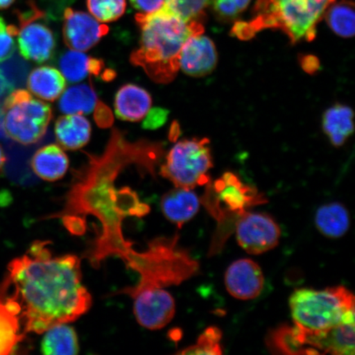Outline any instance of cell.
Instances as JSON below:
<instances>
[{
    "mask_svg": "<svg viewBox=\"0 0 355 355\" xmlns=\"http://www.w3.org/2000/svg\"><path fill=\"white\" fill-rule=\"evenodd\" d=\"M336 0H257L254 17L237 21L232 31L239 39H250L265 29H279L292 43L311 42L317 26Z\"/></svg>",
    "mask_w": 355,
    "mask_h": 355,
    "instance_id": "3957f363",
    "label": "cell"
},
{
    "mask_svg": "<svg viewBox=\"0 0 355 355\" xmlns=\"http://www.w3.org/2000/svg\"><path fill=\"white\" fill-rule=\"evenodd\" d=\"M210 141L184 139L173 146L159 174L175 187L193 189L209 182L207 173L213 166Z\"/></svg>",
    "mask_w": 355,
    "mask_h": 355,
    "instance_id": "52a82bcc",
    "label": "cell"
},
{
    "mask_svg": "<svg viewBox=\"0 0 355 355\" xmlns=\"http://www.w3.org/2000/svg\"><path fill=\"white\" fill-rule=\"evenodd\" d=\"M215 189L220 198L230 211L242 214L245 207L254 203L257 194L248 186L243 184L232 173H225L215 183Z\"/></svg>",
    "mask_w": 355,
    "mask_h": 355,
    "instance_id": "ffe728a7",
    "label": "cell"
},
{
    "mask_svg": "<svg viewBox=\"0 0 355 355\" xmlns=\"http://www.w3.org/2000/svg\"><path fill=\"white\" fill-rule=\"evenodd\" d=\"M28 71V64L17 55L0 63V72L15 90L24 85Z\"/></svg>",
    "mask_w": 355,
    "mask_h": 355,
    "instance_id": "1f68e13d",
    "label": "cell"
},
{
    "mask_svg": "<svg viewBox=\"0 0 355 355\" xmlns=\"http://www.w3.org/2000/svg\"><path fill=\"white\" fill-rule=\"evenodd\" d=\"M315 223L324 236L331 239L343 237L349 227L348 211L340 203L327 204L318 210Z\"/></svg>",
    "mask_w": 355,
    "mask_h": 355,
    "instance_id": "603a6c76",
    "label": "cell"
},
{
    "mask_svg": "<svg viewBox=\"0 0 355 355\" xmlns=\"http://www.w3.org/2000/svg\"><path fill=\"white\" fill-rule=\"evenodd\" d=\"M135 20L141 37L131 63L155 83H171L180 69L182 48L190 37L204 33L202 22L185 21L166 6L148 15L139 12Z\"/></svg>",
    "mask_w": 355,
    "mask_h": 355,
    "instance_id": "7a4b0ae2",
    "label": "cell"
},
{
    "mask_svg": "<svg viewBox=\"0 0 355 355\" xmlns=\"http://www.w3.org/2000/svg\"><path fill=\"white\" fill-rule=\"evenodd\" d=\"M300 64L302 68L309 73H316L320 67L319 60L313 55H304L301 57Z\"/></svg>",
    "mask_w": 355,
    "mask_h": 355,
    "instance_id": "74e56055",
    "label": "cell"
},
{
    "mask_svg": "<svg viewBox=\"0 0 355 355\" xmlns=\"http://www.w3.org/2000/svg\"><path fill=\"white\" fill-rule=\"evenodd\" d=\"M290 307L295 325L306 331H322L354 321V297L344 286L300 288L291 295Z\"/></svg>",
    "mask_w": 355,
    "mask_h": 355,
    "instance_id": "5b68a950",
    "label": "cell"
},
{
    "mask_svg": "<svg viewBox=\"0 0 355 355\" xmlns=\"http://www.w3.org/2000/svg\"><path fill=\"white\" fill-rule=\"evenodd\" d=\"M2 105L7 135L13 141L32 145L46 135L53 116L50 105L34 99L24 89L13 90Z\"/></svg>",
    "mask_w": 355,
    "mask_h": 355,
    "instance_id": "8992f818",
    "label": "cell"
},
{
    "mask_svg": "<svg viewBox=\"0 0 355 355\" xmlns=\"http://www.w3.org/2000/svg\"><path fill=\"white\" fill-rule=\"evenodd\" d=\"M95 121L101 128H109L113 123L112 111L103 102L97 101L94 109Z\"/></svg>",
    "mask_w": 355,
    "mask_h": 355,
    "instance_id": "8d00e7d4",
    "label": "cell"
},
{
    "mask_svg": "<svg viewBox=\"0 0 355 355\" xmlns=\"http://www.w3.org/2000/svg\"><path fill=\"white\" fill-rule=\"evenodd\" d=\"M19 28L15 26H8L0 17V63L15 55L16 51L15 37Z\"/></svg>",
    "mask_w": 355,
    "mask_h": 355,
    "instance_id": "836d02e7",
    "label": "cell"
},
{
    "mask_svg": "<svg viewBox=\"0 0 355 355\" xmlns=\"http://www.w3.org/2000/svg\"><path fill=\"white\" fill-rule=\"evenodd\" d=\"M48 246L46 241L35 242L8 266L25 333L42 334L59 324L76 321L92 304L83 285L79 257L54 256Z\"/></svg>",
    "mask_w": 355,
    "mask_h": 355,
    "instance_id": "6da1fadb",
    "label": "cell"
},
{
    "mask_svg": "<svg viewBox=\"0 0 355 355\" xmlns=\"http://www.w3.org/2000/svg\"><path fill=\"white\" fill-rule=\"evenodd\" d=\"M221 337L222 332L219 328L216 327H208L198 337L196 344L181 350L178 354L220 355L223 353L220 345Z\"/></svg>",
    "mask_w": 355,
    "mask_h": 355,
    "instance_id": "f546056e",
    "label": "cell"
},
{
    "mask_svg": "<svg viewBox=\"0 0 355 355\" xmlns=\"http://www.w3.org/2000/svg\"><path fill=\"white\" fill-rule=\"evenodd\" d=\"M266 344L273 353L283 354H319L316 349L304 347L300 343L295 327L283 325L270 332Z\"/></svg>",
    "mask_w": 355,
    "mask_h": 355,
    "instance_id": "4316f807",
    "label": "cell"
},
{
    "mask_svg": "<svg viewBox=\"0 0 355 355\" xmlns=\"http://www.w3.org/2000/svg\"><path fill=\"white\" fill-rule=\"evenodd\" d=\"M116 294L131 297L137 321L146 329L161 330L175 317V300L163 288L136 285L123 288Z\"/></svg>",
    "mask_w": 355,
    "mask_h": 355,
    "instance_id": "9c48e42d",
    "label": "cell"
},
{
    "mask_svg": "<svg viewBox=\"0 0 355 355\" xmlns=\"http://www.w3.org/2000/svg\"><path fill=\"white\" fill-rule=\"evenodd\" d=\"M251 0H209V6L217 16L224 20H232L245 10Z\"/></svg>",
    "mask_w": 355,
    "mask_h": 355,
    "instance_id": "d6a6232c",
    "label": "cell"
},
{
    "mask_svg": "<svg viewBox=\"0 0 355 355\" xmlns=\"http://www.w3.org/2000/svg\"><path fill=\"white\" fill-rule=\"evenodd\" d=\"M324 17L333 33L343 38L354 37L355 12L353 2L343 0L339 3H333L327 8Z\"/></svg>",
    "mask_w": 355,
    "mask_h": 355,
    "instance_id": "484cf974",
    "label": "cell"
},
{
    "mask_svg": "<svg viewBox=\"0 0 355 355\" xmlns=\"http://www.w3.org/2000/svg\"><path fill=\"white\" fill-rule=\"evenodd\" d=\"M43 337L42 352L46 355H73L79 353L78 337L72 327L59 324L48 329Z\"/></svg>",
    "mask_w": 355,
    "mask_h": 355,
    "instance_id": "cb8c5ba5",
    "label": "cell"
},
{
    "mask_svg": "<svg viewBox=\"0 0 355 355\" xmlns=\"http://www.w3.org/2000/svg\"><path fill=\"white\" fill-rule=\"evenodd\" d=\"M15 0H0V10L10 7Z\"/></svg>",
    "mask_w": 355,
    "mask_h": 355,
    "instance_id": "b9f144b4",
    "label": "cell"
},
{
    "mask_svg": "<svg viewBox=\"0 0 355 355\" xmlns=\"http://www.w3.org/2000/svg\"><path fill=\"white\" fill-rule=\"evenodd\" d=\"M6 155H4L2 148H1V146H0V171H2V168L4 166V164H6Z\"/></svg>",
    "mask_w": 355,
    "mask_h": 355,
    "instance_id": "7bdbcfd3",
    "label": "cell"
},
{
    "mask_svg": "<svg viewBox=\"0 0 355 355\" xmlns=\"http://www.w3.org/2000/svg\"><path fill=\"white\" fill-rule=\"evenodd\" d=\"M239 245L248 254L257 255L273 250L281 238V229L264 213L243 211L236 225Z\"/></svg>",
    "mask_w": 355,
    "mask_h": 355,
    "instance_id": "30bf717a",
    "label": "cell"
},
{
    "mask_svg": "<svg viewBox=\"0 0 355 355\" xmlns=\"http://www.w3.org/2000/svg\"><path fill=\"white\" fill-rule=\"evenodd\" d=\"M295 327L297 336L304 347L309 346L319 354H354V321L317 331H306L296 325Z\"/></svg>",
    "mask_w": 355,
    "mask_h": 355,
    "instance_id": "8fae6325",
    "label": "cell"
},
{
    "mask_svg": "<svg viewBox=\"0 0 355 355\" xmlns=\"http://www.w3.org/2000/svg\"><path fill=\"white\" fill-rule=\"evenodd\" d=\"M91 59L78 51H66L59 60L61 73L71 83L81 82L90 75Z\"/></svg>",
    "mask_w": 355,
    "mask_h": 355,
    "instance_id": "83f0119b",
    "label": "cell"
},
{
    "mask_svg": "<svg viewBox=\"0 0 355 355\" xmlns=\"http://www.w3.org/2000/svg\"><path fill=\"white\" fill-rule=\"evenodd\" d=\"M209 0H168L166 7L185 21H201Z\"/></svg>",
    "mask_w": 355,
    "mask_h": 355,
    "instance_id": "4dcf8cb0",
    "label": "cell"
},
{
    "mask_svg": "<svg viewBox=\"0 0 355 355\" xmlns=\"http://www.w3.org/2000/svg\"><path fill=\"white\" fill-rule=\"evenodd\" d=\"M55 137L62 148L76 150L83 148L91 139L92 127L87 119L80 114L65 115L58 119Z\"/></svg>",
    "mask_w": 355,
    "mask_h": 355,
    "instance_id": "d6986e66",
    "label": "cell"
},
{
    "mask_svg": "<svg viewBox=\"0 0 355 355\" xmlns=\"http://www.w3.org/2000/svg\"><path fill=\"white\" fill-rule=\"evenodd\" d=\"M64 19V41L73 51L90 50L109 33L107 26L87 12L66 8Z\"/></svg>",
    "mask_w": 355,
    "mask_h": 355,
    "instance_id": "7c38bea8",
    "label": "cell"
},
{
    "mask_svg": "<svg viewBox=\"0 0 355 355\" xmlns=\"http://www.w3.org/2000/svg\"><path fill=\"white\" fill-rule=\"evenodd\" d=\"M69 166L68 157L59 146L55 144L42 146L31 159V167L35 175L48 182L61 180L68 171Z\"/></svg>",
    "mask_w": 355,
    "mask_h": 355,
    "instance_id": "ac0fdd59",
    "label": "cell"
},
{
    "mask_svg": "<svg viewBox=\"0 0 355 355\" xmlns=\"http://www.w3.org/2000/svg\"><path fill=\"white\" fill-rule=\"evenodd\" d=\"M15 90L4 78L1 72H0V105H1L6 97Z\"/></svg>",
    "mask_w": 355,
    "mask_h": 355,
    "instance_id": "f35d334b",
    "label": "cell"
},
{
    "mask_svg": "<svg viewBox=\"0 0 355 355\" xmlns=\"http://www.w3.org/2000/svg\"><path fill=\"white\" fill-rule=\"evenodd\" d=\"M225 284L234 298L242 300L255 299L263 291V273L254 261L239 259L234 261L226 270Z\"/></svg>",
    "mask_w": 355,
    "mask_h": 355,
    "instance_id": "5bb4252c",
    "label": "cell"
},
{
    "mask_svg": "<svg viewBox=\"0 0 355 355\" xmlns=\"http://www.w3.org/2000/svg\"><path fill=\"white\" fill-rule=\"evenodd\" d=\"M168 111L163 108H154L150 111L145 119L143 128L145 130H155L166 123Z\"/></svg>",
    "mask_w": 355,
    "mask_h": 355,
    "instance_id": "e575fe53",
    "label": "cell"
},
{
    "mask_svg": "<svg viewBox=\"0 0 355 355\" xmlns=\"http://www.w3.org/2000/svg\"><path fill=\"white\" fill-rule=\"evenodd\" d=\"M26 85L35 96L44 101H54L64 92L65 78L53 67L42 66L30 73Z\"/></svg>",
    "mask_w": 355,
    "mask_h": 355,
    "instance_id": "44dd1931",
    "label": "cell"
},
{
    "mask_svg": "<svg viewBox=\"0 0 355 355\" xmlns=\"http://www.w3.org/2000/svg\"><path fill=\"white\" fill-rule=\"evenodd\" d=\"M21 307L13 295L8 277L0 281V355L15 353L25 332L22 331Z\"/></svg>",
    "mask_w": 355,
    "mask_h": 355,
    "instance_id": "4fadbf2b",
    "label": "cell"
},
{
    "mask_svg": "<svg viewBox=\"0 0 355 355\" xmlns=\"http://www.w3.org/2000/svg\"><path fill=\"white\" fill-rule=\"evenodd\" d=\"M178 241V235L155 239L146 251H133L128 256L126 263L140 274L137 286L165 288L180 285L198 272V261Z\"/></svg>",
    "mask_w": 355,
    "mask_h": 355,
    "instance_id": "277c9868",
    "label": "cell"
},
{
    "mask_svg": "<svg viewBox=\"0 0 355 355\" xmlns=\"http://www.w3.org/2000/svg\"><path fill=\"white\" fill-rule=\"evenodd\" d=\"M180 135V126L178 125L177 123H174L171 130V140L174 141L179 137Z\"/></svg>",
    "mask_w": 355,
    "mask_h": 355,
    "instance_id": "60d3db41",
    "label": "cell"
},
{
    "mask_svg": "<svg viewBox=\"0 0 355 355\" xmlns=\"http://www.w3.org/2000/svg\"><path fill=\"white\" fill-rule=\"evenodd\" d=\"M19 29L17 35L20 54L24 59L44 63L55 54L56 39L52 30L44 24L46 15L34 3L28 10L17 13Z\"/></svg>",
    "mask_w": 355,
    "mask_h": 355,
    "instance_id": "ba28073f",
    "label": "cell"
},
{
    "mask_svg": "<svg viewBox=\"0 0 355 355\" xmlns=\"http://www.w3.org/2000/svg\"><path fill=\"white\" fill-rule=\"evenodd\" d=\"M354 111L348 105L336 104L323 114L322 128L332 145L343 146L354 130Z\"/></svg>",
    "mask_w": 355,
    "mask_h": 355,
    "instance_id": "7402d4cb",
    "label": "cell"
},
{
    "mask_svg": "<svg viewBox=\"0 0 355 355\" xmlns=\"http://www.w3.org/2000/svg\"><path fill=\"white\" fill-rule=\"evenodd\" d=\"M132 6L139 13H153L167 6L168 0H130Z\"/></svg>",
    "mask_w": 355,
    "mask_h": 355,
    "instance_id": "d590c367",
    "label": "cell"
},
{
    "mask_svg": "<svg viewBox=\"0 0 355 355\" xmlns=\"http://www.w3.org/2000/svg\"><path fill=\"white\" fill-rule=\"evenodd\" d=\"M200 204L198 195L192 189L175 187L164 195L161 207L166 218L181 228L196 216Z\"/></svg>",
    "mask_w": 355,
    "mask_h": 355,
    "instance_id": "2e32d148",
    "label": "cell"
},
{
    "mask_svg": "<svg viewBox=\"0 0 355 355\" xmlns=\"http://www.w3.org/2000/svg\"><path fill=\"white\" fill-rule=\"evenodd\" d=\"M152 103V96L144 88L135 84H126L115 95V114L124 121H140L148 113Z\"/></svg>",
    "mask_w": 355,
    "mask_h": 355,
    "instance_id": "e0dca14e",
    "label": "cell"
},
{
    "mask_svg": "<svg viewBox=\"0 0 355 355\" xmlns=\"http://www.w3.org/2000/svg\"><path fill=\"white\" fill-rule=\"evenodd\" d=\"M8 137L6 126H4L3 111L1 106H0V141H7Z\"/></svg>",
    "mask_w": 355,
    "mask_h": 355,
    "instance_id": "ab89813d",
    "label": "cell"
},
{
    "mask_svg": "<svg viewBox=\"0 0 355 355\" xmlns=\"http://www.w3.org/2000/svg\"><path fill=\"white\" fill-rule=\"evenodd\" d=\"M217 63L214 43L202 34L190 37L182 48L180 69L192 77H203L212 72Z\"/></svg>",
    "mask_w": 355,
    "mask_h": 355,
    "instance_id": "9a60e30c",
    "label": "cell"
},
{
    "mask_svg": "<svg viewBox=\"0 0 355 355\" xmlns=\"http://www.w3.org/2000/svg\"><path fill=\"white\" fill-rule=\"evenodd\" d=\"M92 16L100 22H111L121 19L125 12L126 0H87Z\"/></svg>",
    "mask_w": 355,
    "mask_h": 355,
    "instance_id": "f1b7e54d",
    "label": "cell"
},
{
    "mask_svg": "<svg viewBox=\"0 0 355 355\" xmlns=\"http://www.w3.org/2000/svg\"><path fill=\"white\" fill-rule=\"evenodd\" d=\"M97 96L91 84L70 87L62 95L59 108L67 114H90L94 110Z\"/></svg>",
    "mask_w": 355,
    "mask_h": 355,
    "instance_id": "d4e9b609",
    "label": "cell"
}]
</instances>
